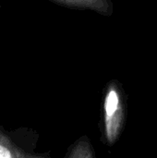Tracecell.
<instances>
[{"label":"cell","mask_w":157,"mask_h":158,"mask_svg":"<svg viewBox=\"0 0 157 158\" xmlns=\"http://www.w3.org/2000/svg\"><path fill=\"white\" fill-rule=\"evenodd\" d=\"M105 134L110 143H113L118 133L120 127L121 112H120V99L117 90L111 87L105 99Z\"/></svg>","instance_id":"cell-2"},{"label":"cell","mask_w":157,"mask_h":158,"mask_svg":"<svg viewBox=\"0 0 157 158\" xmlns=\"http://www.w3.org/2000/svg\"><path fill=\"white\" fill-rule=\"evenodd\" d=\"M38 135L28 128L6 130L0 124V158H43L36 154Z\"/></svg>","instance_id":"cell-1"}]
</instances>
